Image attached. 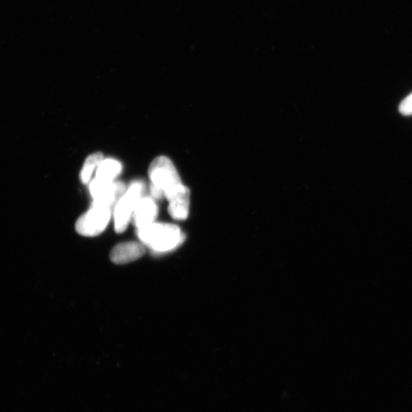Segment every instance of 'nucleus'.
<instances>
[{"label":"nucleus","instance_id":"obj_2","mask_svg":"<svg viewBox=\"0 0 412 412\" xmlns=\"http://www.w3.org/2000/svg\"><path fill=\"white\" fill-rule=\"evenodd\" d=\"M149 176L151 185L164 193L168 202L188 188L183 184L173 162L165 156H159L151 163Z\"/></svg>","mask_w":412,"mask_h":412},{"label":"nucleus","instance_id":"obj_4","mask_svg":"<svg viewBox=\"0 0 412 412\" xmlns=\"http://www.w3.org/2000/svg\"><path fill=\"white\" fill-rule=\"evenodd\" d=\"M143 188L142 183H133L115 205L114 224L117 233H123L130 224L135 205L142 197Z\"/></svg>","mask_w":412,"mask_h":412},{"label":"nucleus","instance_id":"obj_5","mask_svg":"<svg viewBox=\"0 0 412 412\" xmlns=\"http://www.w3.org/2000/svg\"><path fill=\"white\" fill-rule=\"evenodd\" d=\"M126 191V187L123 183L107 182L97 178L92 179L90 184L92 202L107 206L111 210L115 207Z\"/></svg>","mask_w":412,"mask_h":412},{"label":"nucleus","instance_id":"obj_8","mask_svg":"<svg viewBox=\"0 0 412 412\" xmlns=\"http://www.w3.org/2000/svg\"><path fill=\"white\" fill-rule=\"evenodd\" d=\"M191 191L188 188L169 201L168 212L170 217L175 220H185L190 212Z\"/></svg>","mask_w":412,"mask_h":412},{"label":"nucleus","instance_id":"obj_7","mask_svg":"<svg viewBox=\"0 0 412 412\" xmlns=\"http://www.w3.org/2000/svg\"><path fill=\"white\" fill-rule=\"evenodd\" d=\"M144 253L145 247L142 243L125 242L114 247L110 259L116 264H125L139 259Z\"/></svg>","mask_w":412,"mask_h":412},{"label":"nucleus","instance_id":"obj_6","mask_svg":"<svg viewBox=\"0 0 412 412\" xmlns=\"http://www.w3.org/2000/svg\"><path fill=\"white\" fill-rule=\"evenodd\" d=\"M158 214V207L151 197H142L135 205L132 221L137 228H140L156 221Z\"/></svg>","mask_w":412,"mask_h":412},{"label":"nucleus","instance_id":"obj_3","mask_svg":"<svg viewBox=\"0 0 412 412\" xmlns=\"http://www.w3.org/2000/svg\"><path fill=\"white\" fill-rule=\"evenodd\" d=\"M113 210L107 206L93 203L90 209L76 223V230L80 235L87 237L97 236L107 228Z\"/></svg>","mask_w":412,"mask_h":412},{"label":"nucleus","instance_id":"obj_10","mask_svg":"<svg viewBox=\"0 0 412 412\" xmlns=\"http://www.w3.org/2000/svg\"><path fill=\"white\" fill-rule=\"evenodd\" d=\"M103 159L104 158L102 153H94L85 160L80 174V179L83 184H88L90 182L93 172L97 171Z\"/></svg>","mask_w":412,"mask_h":412},{"label":"nucleus","instance_id":"obj_9","mask_svg":"<svg viewBox=\"0 0 412 412\" xmlns=\"http://www.w3.org/2000/svg\"><path fill=\"white\" fill-rule=\"evenodd\" d=\"M122 170L123 166L119 161L114 159H103L97 170L95 178L107 182H114Z\"/></svg>","mask_w":412,"mask_h":412},{"label":"nucleus","instance_id":"obj_1","mask_svg":"<svg viewBox=\"0 0 412 412\" xmlns=\"http://www.w3.org/2000/svg\"><path fill=\"white\" fill-rule=\"evenodd\" d=\"M137 234L144 245L160 254L174 250L185 240L181 229L169 223L154 221L149 226L137 228Z\"/></svg>","mask_w":412,"mask_h":412},{"label":"nucleus","instance_id":"obj_11","mask_svg":"<svg viewBox=\"0 0 412 412\" xmlns=\"http://www.w3.org/2000/svg\"><path fill=\"white\" fill-rule=\"evenodd\" d=\"M399 111L402 115H412V93L403 100L399 107Z\"/></svg>","mask_w":412,"mask_h":412}]
</instances>
